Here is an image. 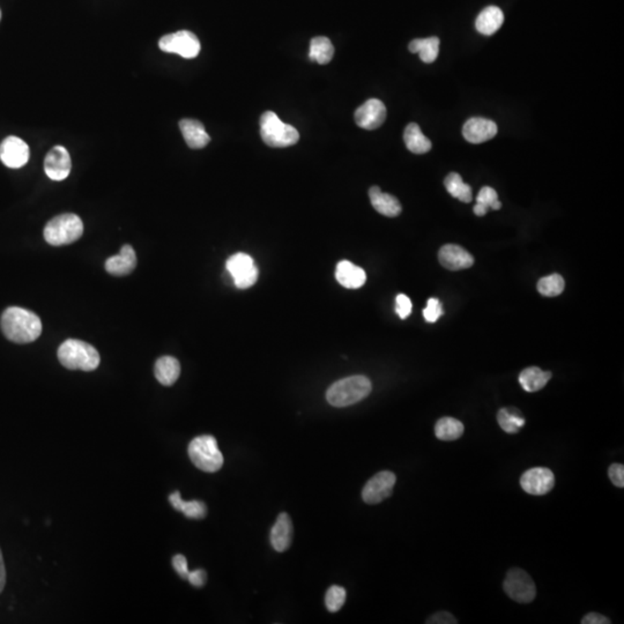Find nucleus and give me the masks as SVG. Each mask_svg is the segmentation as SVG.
Listing matches in <instances>:
<instances>
[{
	"instance_id": "obj_8",
	"label": "nucleus",
	"mask_w": 624,
	"mask_h": 624,
	"mask_svg": "<svg viewBox=\"0 0 624 624\" xmlns=\"http://www.w3.org/2000/svg\"><path fill=\"white\" fill-rule=\"evenodd\" d=\"M159 48L166 54H177L180 57L192 59L201 52V45L194 33L180 31L163 36L159 41Z\"/></svg>"
},
{
	"instance_id": "obj_22",
	"label": "nucleus",
	"mask_w": 624,
	"mask_h": 624,
	"mask_svg": "<svg viewBox=\"0 0 624 624\" xmlns=\"http://www.w3.org/2000/svg\"><path fill=\"white\" fill-rule=\"evenodd\" d=\"M503 22H504V14L502 10L497 6H488L478 14L475 21V27L482 35L490 36L502 27Z\"/></svg>"
},
{
	"instance_id": "obj_32",
	"label": "nucleus",
	"mask_w": 624,
	"mask_h": 624,
	"mask_svg": "<svg viewBox=\"0 0 624 624\" xmlns=\"http://www.w3.org/2000/svg\"><path fill=\"white\" fill-rule=\"evenodd\" d=\"M566 287L564 279L560 274H552L540 279L538 282V290L546 297H555L562 294Z\"/></svg>"
},
{
	"instance_id": "obj_19",
	"label": "nucleus",
	"mask_w": 624,
	"mask_h": 624,
	"mask_svg": "<svg viewBox=\"0 0 624 624\" xmlns=\"http://www.w3.org/2000/svg\"><path fill=\"white\" fill-rule=\"evenodd\" d=\"M292 522L287 513L279 515L271 531V545L279 553L286 552L292 545Z\"/></svg>"
},
{
	"instance_id": "obj_42",
	"label": "nucleus",
	"mask_w": 624,
	"mask_h": 624,
	"mask_svg": "<svg viewBox=\"0 0 624 624\" xmlns=\"http://www.w3.org/2000/svg\"><path fill=\"white\" fill-rule=\"evenodd\" d=\"M5 584H6V569H5L3 553H1V549H0V593L3 592Z\"/></svg>"
},
{
	"instance_id": "obj_7",
	"label": "nucleus",
	"mask_w": 624,
	"mask_h": 624,
	"mask_svg": "<svg viewBox=\"0 0 624 624\" xmlns=\"http://www.w3.org/2000/svg\"><path fill=\"white\" fill-rule=\"evenodd\" d=\"M226 267L237 288H250L258 280V267L247 254L238 252L231 256L226 263Z\"/></svg>"
},
{
	"instance_id": "obj_17",
	"label": "nucleus",
	"mask_w": 624,
	"mask_h": 624,
	"mask_svg": "<svg viewBox=\"0 0 624 624\" xmlns=\"http://www.w3.org/2000/svg\"><path fill=\"white\" fill-rule=\"evenodd\" d=\"M136 266V251L131 245H124L118 255L112 256L105 261V271L116 276L129 275Z\"/></svg>"
},
{
	"instance_id": "obj_38",
	"label": "nucleus",
	"mask_w": 624,
	"mask_h": 624,
	"mask_svg": "<svg viewBox=\"0 0 624 624\" xmlns=\"http://www.w3.org/2000/svg\"><path fill=\"white\" fill-rule=\"evenodd\" d=\"M173 566L176 572L178 573V576L182 577L183 579H187V576H189L190 571H189V568H187V561L185 556L180 555V554L173 556Z\"/></svg>"
},
{
	"instance_id": "obj_5",
	"label": "nucleus",
	"mask_w": 624,
	"mask_h": 624,
	"mask_svg": "<svg viewBox=\"0 0 624 624\" xmlns=\"http://www.w3.org/2000/svg\"><path fill=\"white\" fill-rule=\"evenodd\" d=\"M84 234V224L75 214H61L49 221L45 228V241L54 247L71 244Z\"/></svg>"
},
{
	"instance_id": "obj_11",
	"label": "nucleus",
	"mask_w": 624,
	"mask_h": 624,
	"mask_svg": "<svg viewBox=\"0 0 624 624\" xmlns=\"http://www.w3.org/2000/svg\"><path fill=\"white\" fill-rule=\"evenodd\" d=\"M520 485L531 495H546L555 485V476L549 468H532L522 475Z\"/></svg>"
},
{
	"instance_id": "obj_41",
	"label": "nucleus",
	"mask_w": 624,
	"mask_h": 624,
	"mask_svg": "<svg viewBox=\"0 0 624 624\" xmlns=\"http://www.w3.org/2000/svg\"><path fill=\"white\" fill-rule=\"evenodd\" d=\"M583 624H609L611 621L604 615L598 613H590L582 620Z\"/></svg>"
},
{
	"instance_id": "obj_4",
	"label": "nucleus",
	"mask_w": 624,
	"mask_h": 624,
	"mask_svg": "<svg viewBox=\"0 0 624 624\" xmlns=\"http://www.w3.org/2000/svg\"><path fill=\"white\" fill-rule=\"evenodd\" d=\"M261 139L267 146L274 148L292 146L299 139V131L286 124L274 112L266 111L260 117Z\"/></svg>"
},
{
	"instance_id": "obj_18",
	"label": "nucleus",
	"mask_w": 624,
	"mask_h": 624,
	"mask_svg": "<svg viewBox=\"0 0 624 624\" xmlns=\"http://www.w3.org/2000/svg\"><path fill=\"white\" fill-rule=\"evenodd\" d=\"M180 129L187 146L192 150H201L210 143V136L206 132L204 124L197 119H182L180 122Z\"/></svg>"
},
{
	"instance_id": "obj_16",
	"label": "nucleus",
	"mask_w": 624,
	"mask_h": 624,
	"mask_svg": "<svg viewBox=\"0 0 624 624\" xmlns=\"http://www.w3.org/2000/svg\"><path fill=\"white\" fill-rule=\"evenodd\" d=\"M438 259L442 266L450 271H460L469 268L474 264V258L465 249L455 244L442 247L438 254Z\"/></svg>"
},
{
	"instance_id": "obj_2",
	"label": "nucleus",
	"mask_w": 624,
	"mask_h": 624,
	"mask_svg": "<svg viewBox=\"0 0 624 624\" xmlns=\"http://www.w3.org/2000/svg\"><path fill=\"white\" fill-rule=\"evenodd\" d=\"M58 360L66 369L94 371L101 359L92 345L81 340L68 339L59 347Z\"/></svg>"
},
{
	"instance_id": "obj_23",
	"label": "nucleus",
	"mask_w": 624,
	"mask_h": 624,
	"mask_svg": "<svg viewBox=\"0 0 624 624\" xmlns=\"http://www.w3.org/2000/svg\"><path fill=\"white\" fill-rule=\"evenodd\" d=\"M156 380L164 387H171L176 383L180 375V364L173 357H159L154 368Z\"/></svg>"
},
{
	"instance_id": "obj_20",
	"label": "nucleus",
	"mask_w": 624,
	"mask_h": 624,
	"mask_svg": "<svg viewBox=\"0 0 624 624\" xmlns=\"http://www.w3.org/2000/svg\"><path fill=\"white\" fill-rule=\"evenodd\" d=\"M336 278L340 285L348 289L361 288L366 281L364 268L359 267L348 260L340 261L338 264Z\"/></svg>"
},
{
	"instance_id": "obj_37",
	"label": "nucleus",
	"mask_w": 624,
	"mask_h": 624,
	"mask_svg": "<svg viewBox=\"0 0 624 624\" xmlns=\"http://www.w3.org/2000/svg\"><path fill=\"white\" fill-rule=\"evenodd\" d=\"M608 476L613 482V485L618 488L624 487V466L621 464H613L608 468Z\"/></svg>"
},
{
	"instance_id": "obj_30",
	"label": "nucleus",
	"mask_w": 624,
	"mask_h": 624,
	"mask_svg": "<svg viewBox=\"0 0 624 624\" xmlns=\"http://www.w3.org/2000/svg\"><path fill=\"white\" fill-rule=\"evenodd\" d=\"M334 54V47L329 38L324 36L312 38L310 42L309 58L312 61H317L319 64H329L332 61Z\"/></svg>"
},
{
	"instance_id": "obj_1",
	"label": "nucleus",
	"mask_w": 624,
	"mask_h": 624,
	"mask_svg": "<svg viewBox=\"0 0 624 624\" xmlns=\"http://www.w3.org/2000/svg\"><path fill=\"white\" fill-rule=\"evenodd\" d=\"M1 329L12 343H29L41 336L42 322L34 312L12 306L1 315Z\"/></svg>"
},
{
	"instance_id": "obj_35",
	"label": "nucleus",
	"mask_w": 624,
	"mask_h": 624,
	"mask_svg": "<svg viewBox=\"0 0 624 624\" xmlns=\"http://www.w3.org/2000/svg\"><path fill=\"white\" fill-rule=\"evenodd\" d=\"M443 315V308L437 299H430L423 310V317L428 322H436Z\"/></svg>"
},
{
	"instance_id": "obj_31",
	"label": "nucleus",
	"mask_w": 624,
	"mask_h": 624,
	"mask_svg": "<svg viewBox=\"0 0 624 624\" xmlns=\"http://www.w3.org/2000/svg\"><path fill=\"white\" fill-rule=\"evenodd\" d=\"M444 185L452 197L457 198L458 201H462V203H471V187L462 182V178L459 173H448V177L445 178Z\"/></svg>"
},
{
	"instance_id": "obj_33",
	"label": "nucleus",
	"mask_w": 624,
	"mask_h": 624,
	"mask_svg": "<svg viewBox=\"0 0 624 624\" xmlns=\"http://www.w3.org/2000/svg\"><path fill=\"white\" fill-rule=\"evenodd\" d=\"M346 601V590L343 587L333 585L327 590L325 595L326 608L331 613L340 611Z\"/></svg>"
},
{
	"instance_id": "obj_25",
	"label": "nucleus",
	"mask_w": 624,
	"mask_h": 624,
	"mask_svg": "<svg viewBox=\"0 0 624 624\" xmlns=\"http://www.w3.org/2000/svg\"><path fill=\"white\" fill-rule=\"evenodd\" d=\"M404 140L408 150L414 154H426L431 150L432 143L421 131L416 123H411L406 126L404 132Z\"/></svg>"
},
{
	"instance_id": "obj_13",
	"label": "nucleus",
	"mask_w": 624,
	"mask_h": 624,
	"mask_svg": "<svg viewBox=\"0 0 624 624\" xmlns=\"http://www.w3.org/2000/svg\"><path fill=\"white\" fill-rule=\"evenodd\" d=\"M387 107L380 100L370 99L355 111V122L364 130H376L387 119Z\"/></svg>"
},
{
	"instance_id": "obj_3",
	"label": "nucleus",
	"mask_w": 624,
	"mask_h": 624,
	"mask_svg": "<svg viewBox=\"0 0 624 624\" xmlns=\"http://www.w3.org/2000/svg\"><path fill=\"white\" fill-rule=\"evenodd\" d=\"M371 389V382L368 377H347L329 387L326 392V399L334 407H347L364 400L369 396Z\"/></svg>"
},
{
	"instance_id": "obj_43",
	"label": "nucleus",
	"mask_w": 624,
	"mask_h": 624,
	"mask_svg": "<svg viewBox=\"0 0 624 624\" xmlns=\"http://www.w3.org/2000/svg\"><path fill=\"white\" fill-rule=\"evenodd\" d=\"M487 212H488V210H487V208H483V206H482V205H480V204L475 205V206H474L475 215H478V217H483V215H485V214H487Z\"/></svg>"
},
{
	"instance_id": "obj_28",
	"label": "nucleus",
	"mask_w": 624,
	"mask_h": 624,
	"mask_svg": "<svg viewBox=\"0 0 624 624\" xmlns=\"http://www.w3.org/2000/svg\"><path fill=\"white\" fill-rule=\"evenodd\" d=\"M465 427L460 421L453 417H442L435 426V435L438 439L444 442H452L462 437Z\"/></svg>"
},
{
	"instance_id": "obj_6",
	"label": "nucleus",
	"mask_w": 624,
	"mask_h": 624,
	"mask_svg": "<svg viewBox=\"0 0 624 624\" xmlns=\"http://www.w3.org/2000/svg\"><path fill=\"white\" fill-rule=\"evenodd\" d=\"M187 452L191 462L201 471L214 473L224 466V455L221 453L217 439L210 435L194 438L189 444Z\"/></svg>"
},
{
	"instance_id": "obj_44",
	"label": "nucleus",
	"mask_w": 624,
	"mask_h": 624,
	"mask_svg": "<svg viewBox=\"0 0 624 624\" xmlns=\"http://www.w3.org/2000/svg\"><path fill=\"white\" fill-rule=\"evenodd\" d=\"M0 17H1V12H0Z\"/></svg>"
},
{
	"instance_id": "obj_40",
	"label": "nucleus",
	"mask_w": 624,
	"mask_h": 624,
	"mask_svg": "<svg viewBox=\"0 0 624 624\" xmlns=\"http://www.w3.org/2000/svg\"><path fill=\"white\" fill-rule=\"evenodd\" d=\"M427 623L455 624L457 623V620L453 618V615L450 614L448 611H439L437 614H435L434 616H431V618L428 620Z\"/></svg>"
},
{
	"instance_id": "obj_21",
	"label": "nucleus",
	"mask_w": 624,
	"mask_h": 624,
	"mask_svg": "<svg viewBox=\"0 0 624 624\" xmlns=\"http://www.w3.org/2000/svg\"><path fill=\"white\" fill-rule=\"evenodd\" d=\"M369 197L373 208L384 217H396L401 213L403 208L397 198L383 194L380 187H370Z\"/></svg>"
},
{
	"instance_id": "obj_12",
	"label": "nucleus",
	"mask_w": 624,
	"mask_h": 624,
	"mask_svg": "<svg viewBox=\"0 0 624 624\" xmlns=\"http://www.w3.org/2000/svg\"><path fill=\"white\" fill-rule=\"evenodd\" d=\"M31 156L27 143L17 136H7L0 145V159L5 166L19 169L26 166Z\"/></svg>"
},
{
	"instance_id": "obj_29",
	"label": "nucleus",
	"mask_w": 624,
	"mask_h": 624,
	"mask_svg": "<svg viewBox=\"0 0 624 624\" xmlns=\"http://www.w3.org/2000/svg\"><path fill=\"white\" fill-rule=\"evenodd\" d=\"M499 427L508 434H518L525 426V417L522 416L517 408H502L497 414Z\"/></svg>"
},
{
	"instance_id": "obj_24",
	"label": "nucleus",
	"mask_w": 624,
	"mask_h": 624,
	"mask_svg": "<svg viewBox=\"0 0 624 624\" xmlns=\"http://www.w3.org/2000/svg\"><path fill=\"white\" fill-rule=\"evenodd\" d=\"M552 378L550 371H543L538 366H531L522 370L520 375V383L527 392L543 390Z\"/></svg>"
},
{
	"instance_id": "obj_39",
	"label": "nucleus",
	"mask_w": 624,
	"mask_h": 624,
	"mask_svg": "<svg viewBox=\"0 0 624 624\" xmlns=\"http://www.w3.org/2000/svg\"><path fill=\"white\" fill-rule=\"evenodd\" d=\"M206 579H208V575H206V571L201 570H194L190 571L189 572V576H187V580L190 582L191 585L194 587H203L206 583Z\"/></svg>"
},
{
	"instance_id": "obj_26",
	"label": "nucleus",
	"mask_w": 624,
	"mask_h": 624,
	"mask_svg": "<svg viewBox=\"0 0 624 624\" xmlns=\"http://www.w3.org/2000/svg\"><path fill=\"white\" fill-rule=\"evenodd\" d=\"M169 502L173 506V509L180 511L185 517L190 520H204L208 515V506L201 501H191L185 502L180 497V492H175L169 496Z\"/></svg>"
},
{
	"instance_id": "obj_15",
	"label": "nucleus",
	"mask_w": 624,
	"mask_h": 624,
	"mask_svg": "<svg viewBox=\"0 0 624 624\" xmlns=\"http://www.w3.org/2000/svg\"><path fill=\"white\" fill-rule=\"evenodd\" d=\"M497 134V125L490 119L473 117L462 127V136L471 143H482Z\"/></svg>"
},
{
	"instance_id": "obj_14",
	"label": "nucleus",
	"mask_w": 624,
	"mask_h": 624,
	"mask_svg": "<svg viewBox=\"0 0 624 624\" xmlns=\"http://www.w3.org/2000/svg\"><path fill=\"white\" fill-rule=\"evenodd\" d=\"M71 156L63 146H54L45 159V170L50 180L61 182L71 173Z\"/></svg>"
},
{
	"instance_id": "obj_36",
	"label": "nucleus",
	"mask_w": 624,
	"mask_h": 624,
	"mask_svg": "<svg viewBox=\"0 0 624 624\" xmlns=\"http://www.w3.org/2000/svg\"><path fill=\"white\" fill-rule=\"evenodd\" d=\"M396 311L401 319H406L412 313V301L408 296L399 294L396 299Z\"/></svg>"
},
{
	"instance_id": "obj_10",
	"label": "nucleus",
	"mask_w": 624,
	"mask_h": 624,
	"mask_svg": "<svg viewBox=\"0 0 624 624\" xmlns=\"http://www.w3.org/2000/svg\"><path fill=\"white\" fill-rule=\"evenodd\" d=\"M396 482L397 476L392 471H380L366 482L362 490V499L366 504L383 502L384 499L392 495Z\"/></svg>"
},
{
	"instance_id": "obj_34",
	"label": "nucleus",
	"mask_w": 624,
	"mask_h": 624,
	"mask_svg": "<svg viewBox=\"0 0 624 624\" xmlns=\"http://www.w3.org/2000/svg\"><path fill=\"white\" fill-rule=\"evenodd\" d=\"M476 204H480L487 210H499L502 208L501 201H499V196L492 187H482L476 197Z\"/></svg>"
},
{
	"instance_id": "obj_9",
	"label": "nucleus",
	"mask_w": 624,
	"mask_h": 624,
	"mask_svg": "<svg viewBox=\"0 0 624 624\" xmlns=\"http://www.w3.org/2000/svg\"><path fill=\"white\" fill-rule=\"evenodd\" d=\"M504 592L508 597L520 604H529L536 597V584L529 573L522 569H511L506 573Z\"/></svg>"
},
{
	"instance_id": "obj_27",
	"label": "nucleus",
	"mask_w": 624,
	"mask_h": 624,
	"mask_svg": "<svg viewBox=\"0 0 624 624\" xmlns=\"http://www.w3.org/2000/svg\"><path fill=\"white\" fill-rule=\"evenodd\" d=\"M408 49L412 54H420L421 61L426 64L434 63L438 57L439 52V38H416L408 45Z\"/></svg>"
}]
</instances>
